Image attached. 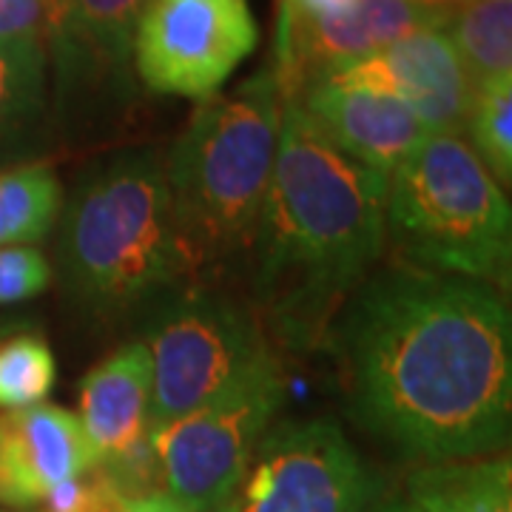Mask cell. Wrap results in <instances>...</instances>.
I'll return each instance as SVG.
<instances>
[{
  "instance_id": "cell-16",
  "label": "cell",
  "mask_w": 512,
  "mask_h": 512,
  "mask_svg": "<svg viewBox=\"0 0 512 512\" xmlns=\"http://www.w3.org/2000/svg\"><path fill=\"white\" fill-rule=\"evenodd\" d=\"M393 512H512V464L507 456L421 464L404 490L390 498Z\"/></svg>"
},
{
  "instance_id": "cell-5",
  "label": "cell",
  "mask_w": 512,
  "mask_h": 512,
  "mask_svg": "<svg viewBox=\"0 0 512 512\" xmlns=\"http://www.w3.org/2000/svg\"><path fill=\"white\" fill-rule=\"evenodd\" d=\"M384 234L402 262L510 288V202L461 134H427L393 168Z\"/></svg>"
},
{
  "instance_id": "cell-17",
  "label": "cell",
  "mask_w": 512,
  "mask_h": 512,
  "mask_svg": "<svg viewBox=\"0 0 512 512\" xmlns=\"http://www.w3.org/2000/svg\"><path fill=\"white\" fill-rule=\"evenodd\" d=\"M444 32L473 89L512 74V0H464L450 6Z\"/></svg>"
},
{
  "instance_id": "cell-28",
  "label": "cell",
  "mask_w": 512,
  "mask_h": 512,
  "mask_svg": "<svg viewBox=\"0 0 512 512\" xmlns=\"http://www.w3.org/2000/svg\"><path fill=\"white\" fill-rule=\"evenodd\" d=\"M424 3H433V6H458V3H464V0H424Z\"/></svg>"
},
{
  "instance_id": "cell-2",
  "label": "cell",
  "mask_w": 512,
  "mask_h": 512,
  "mask_svg": "<svg viewBox=\"0 0 512 512\" xmlns=\"http://www.w3.org/2000/svg\"><path fill=\"white\" fill-rule=\"evenodd\" d=\"M384 194V177L333 146L299 97H285L248 259V302L274 345L293 353L325 345L342 305L384 254Z\"/></svg>"
},
{
  "instance_id": "cell-12",
  "label": "cell",
  "mask_w": 512,
  "mask_h": 512,
  "mask_svg": "<svg viewBox=\"0 0 512 512\" xmlns=\"http://www.w3.org/2000/svg\"><path fill=\"white\" fill-rule=\"evenodd\" d=\"M146 0H57L46 52L55 60L63 114L77 103L131 100V46Z\"/></svg>"
},
{
  "instance_id": "cell-11",
  "label": "cell",
  "mask_w": 512,
  "mask_h": 512,
  "mask_svg": "<svg viewBox=\"0 0 512 512\" xmlns=\"http://www.w3.org/2000/svg\"><path fill=\"white\" fill-rule=\"evenodd\" d=\"M322 80L390 94L402 100L430 134H461L476 97L444 26L410 32L382 52L359 57Z\"/></svg>"
},
{
  "instance_id": "cell-19",
  "label": "cell",
  "mask_w": 512,
  "mask_h": 512,
  "mask_svg": "<svg viewBox=\"0 0 512 512\" xmlns=\"http://www.w3.org/2000/svg\"><path fill=\"white\" fill-rule=\"evenodd\" d=\"M49 52L40 40L0 43V157L37 128L46 111Z\"/></svg>"
},
{
  "instance_id": "cell-10",
  "label": "cell",
  "mask_w": 512,
  "mask_h": 512,
  "mask_svg": "<svg viewBox=\"0 0 512 512\" xmlns=\"http://www.w3.org/2000/svg\"><path fill=\"white\" fill-rule=\"evenodd\" d=\"M447 6L424 0H353L330 18H293L279 12L274 37V69L285 97H299L311 83L353 60L376 55L390 43L427 26H444Z\"/></svg>"
},
{
  "instance_id": "cell-8",
  "label": "cell",
  "mask_w": 512,
  "mask_h": 512,
  "mask_svg": "<svg viewBox=\"0 0 512 512\" xmlns=\"http://www.w3.org/2000/svg\"><path fill=\"white\" fill-rule=\"evenodd\" d=\"M382 478L330 419L282 421L256 447L237 512H379Z\"/></svg>"
},
{
  "instance_id": "cell-18",
  "label": "cell",
  "mask_w": 512,
  "mask_h": 512,
  "mask_svg": "<svg viewBox=\"0 0 512 512\" xmlns=\"http://www.w3.org/2000/svg\"><path fill=\"white\" fill-rule=\"evenodd\" d=\"M63 183L49 163L0 171V248H35L57 225Z\"/></svg>"
},
{
  "instance_id": "cell-1",
  "label": "cell",
  "mask_w": 512,
  "mask_h": 512,
  "mask_svg": "<svg viewBox=\"0 0 512 512\" xmlns=\"http://www.w3.org/2000/svg\"><path fill=\"white\" fill-rule=\"evenodd\" d=\"M348 413L419 464L501 453L512 424V319L484 282L396 259L333 319Z\"/></svg>"
},
{
  "instance_id": "cell-24",
  "label": "cell",
  "mask_w": 512,
  "mask_h": 512,
  "mask_svg": "<svg viewBox=\"0 0 512 512\" xmlns=\"http://www.w3.org/2000/svg\"><path fill=\"white\" fill-rule=\"evenodd\" d=\"M55 20L57 0H0V43L6 40L49 43Z\"/></svg>"
},
{
  "instance_id": "cell-7",
  "label": "cell",
  "mask_w": 512,
  "mask_h": 512,
  "mask_svg": "<svg viewBox=\"0 0 512 512\" xmlns=\"http://www.w3.org/2000/svg\"><path fill=\"white\" fill-rule=\"evenodd\" d=\"M288 396L279 353L197 410L151 430L160 493L183 510H202L237 493L259 441Z\"/></svg>"
},
{
  "instance_id": "cell-26",
  "label": "cell",
  "mask_w": 512,
  "mask_h": 512,
  "mask_svg": "<svg viewBox=\"0 0 512 512\" xmlns=\"http://www.w3.org/2000/svg\"><path fill=\"white\" fill-rule=\"evenodd\" d=\"M353 0H279V12L293 18H330L336 12H345Z\"/></svg>"
},
{
  "instance_id": "cell-6",
  "label": "cell",
  "mask_w": 512,
  "mask_h": 512,
  "mask_svg": "<svg viewBox=\"0 0 512 512\" xmlns=\"http://www.w3.org/2000/svg\"><path fill=\"white\" fill-rule=\"evenodd\" d=\"M151 308V430L217 399L276 353L251 302L222 285L185 282Z\"/></svg>"
},
{
  "instance_id": "cell-25",
  "label": "cell",
  "mask_w": 512,
  "mask_h": 512,
  "mask_svg": "<svg viewBox=\"0 0 512 512\" xmlns=\"http://www.w3.org/2000/svg\"><path fill=\"white\" fill-rule=\"evenodd\" d=\"M126 512H237V493L220 501V504L202 507V510H183L174 501H168L163 493H157L148 495V498H140V501H128Z\"/></svg>"
},
{
  "instance_id": "cell-9",
  "label": "cell",
  "mask_w": 512,
  "mask_h": 512,
  "mask_svg": "<svg viewBox=\"0 0 512 512\" xmlns=\"http://www.w3.org/2000/svg\"><path fill=\"white\" fill-rule=\"evenodd\" d=\"M256 40L248 0H146L131 66L151 94L202 103L254 55Z\"/></svg>"
},
{
  "instance_id": "cell-3",
  "label": "cell",
  "mask_w": 512,
  "mask_h": 512,
  "mask_svg": "<svg viewBox=\"0 0 512 512\" xmlns=\"http://www.w3.org/2000/svg\"><path fill=\"white\" fill-rule=\"evenodd\" d=\"M285 94L271 66L231 94L202 100L165 154L180 285L248 274L256 222L271 185Z\"/></svg>"
},
{
  "instance_id": "cell-20",
  "label": "cell",
  "mask_w": 512,
  "mask_h": 512,
  "mask_svg": "<svg viewBox=\"0 0 512 512\" xmlns=\"http://www.w3.org/2000/svg\"><path fill=\"white\" fill-rule=\"evenodd\" d=\"M55 379V353L43 336L20 325L0 339V410L43 404Z\"/></svg>"
},
{
  "instance_id": "cell-13",
  "label": "cell",
  "mask_w": 512,
  "mask_h": 512,
  "mask_svg": "<svg viewBox=\"0 0 512 512\" xmlns=\"http://www.w3.org/2000/svg\"><path fill=\"white\" fill-rule=\"evenodd\" d=\"M97 464L74 413L57 404L0 410V507H40Z\"/></svg>"
},
{
  "instance_id": "cell-4",
  "label": "cell",
  "mask_w": 512,
  "mask_h": 512,
  "mask_svg": "<svg viewBox=\"0 0 512 512\" xmlns=\"http://www.w3.org/2000/svg\"><path fill=\"white\" fill-rule=\"evenodd\" d=\"M57 220L63 293L92 319L117 322L180 285L160 148L97 160L63 197Z\"/></svg>"
},
{
  "instance_id": "cell-15",
  "label": "cell",
  "mask_w": 512,
  "mask_h": 512,
  "mask_svg": "<svg viewBox=\"0 0 512 512\" xmlns=\"http://www.w3.org/2000/svg\"><path fill=\"white\" fill-rule=\"evenodd\" d=\"M299 103L333 146L384 180L430 134L419 117L390 94L319 80L299 94Z\"/></svg>"
},
{
  "instance_id": "cell-14",
  "label": "cell",
  "mask_w": 512,
  "mask_h": 512,
  "mask_svg": "<svg viewBox=\"0 0 512 512\" xmlns=\"http://www.w3.org/2000/svg\"><path fill=\"white\" fill-rule=\"evenodd\" d=\"M77 421L103 467L151 450V353L143 339L117 348L83 376Z\"/></svg>"
},
{
  "instance_id": "cell-30",
  "label": "cell",
  "mask_w": 512,
  "mask_h": 512,
  "mask_svg": "<svg viewBox=\"0 0 512 512\" xmlns=\"http://www.w3.org/2000/svg\"><path fill=\"white\" fill-rule=\"evenodd\" d=\"M0 512H3V510H0Z\"/></svg>"
},
{
  "instance_id": "cell-29",
  "label": "cell",
  "mask_w": 512,
  "mask_h": 512,
  "mask_svg": "<svg viewBox=\"0 0 512 512\" xmlns=\"http://www.w3.org/2000/svg\"><path fill=\"white\" fill-rule=\"evenodd\" d=\"M379 512H393V507H390V498H387V501H384V504H382V510H379Z\"/></svg>"
},
{
  "instance_id": "cell-22",
  "label": "cell",
  "mask_w": 512,
  "mask_h": 512,
  "mask_svg": "<svg viewBox=\"0 0 512 512\" xmlns=\"http://www.w3.org/2000/svg\"><path fill=\"white\" fill-rule=\"evenodd\" d=\"M40 507L43 512H126V498L94 464L83 476L60 484Z\"/></svg>"
},
{
  "instance_id": "cell-21",
  "label": "cell",
  "mask_w": 512,
  "mask_h": 512,
  "mask_svg": "<svg viewBox=\"0 0 512 512\" xmlns=\"http://www.w3.org/2000/svg\"><path fill=\"white\" fill-rule=\"evenodd\" d=\"M464 131L481 165L490 171L495 183L510 185L512 180V74L476 89L473 109Z\"/></svg>"
},
{
  "instance_id": "cell-27",
  "label": "cell",
  "mask_w": 512,
  "mask_h": 512,
  "mask_svg": "<svg viewBox=\"0 0 512 512\" xmlns=\"http://www.w3.org/2000/svg\"><path fill=\"white\" fill-rule=\"evenodd\" d=\"M15 328H20V322H0V339H3L6 333H12Z\"/></svg>"
},
{
  "instance_id": "cell-23",
  "label": "cell",
  "mask_w": 512,
  "mask_h": 512,
  "mask_svg": "<svg viewBox=\"0 0 512 512\" xmlns=\"http://www.w3.org/2000/svg\"><path fill=\"white\" fill-rule=\"evenodd\" d=\"M52 285V265L37 248H0V308L35 299Z\"/></svg>"
}]
</instances>
